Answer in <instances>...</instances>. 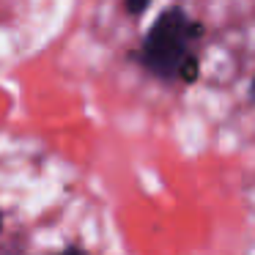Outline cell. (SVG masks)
I'll use <instances>...</instances> for the list:
<instances>
[{
  "label": "cell",
  "mask_w": 255,
  "mask_h": 255,
  "mask_svg": "<svg viewBox=\"0 0 255 255\" xmlns=\"http://www.w3.org/2000/svg\"><path fill=\"white\" fill-rule=\"evenodd\" d=\"M200 39L203 25L181 6H170L148 28L137 61L151 77L162 83H195L200 66Z\"/></svg>",
  "instance_id": "1"
},
{
  "label": "cell",
  "mask_w": 255,
  "mask_h": 255,
  "mask_svg": "<svg viewBox=\"0 0 255 255\" xmlns=\"http://www.w3.org/2000/svg\"><path fill=\"white\" fill-rule=\"evenodd\" d=\"M151 3H154V0H124V8H127L129 17H143L151 8Z\"/></svg>",
  "instance_id": "2"
},
{
  "label": "cell",
  "mask_w": 255,
  "mask_h": 255,
  "mask_svg": "<svg viewBox=\"0 0 255 255\" xmlns=\"http://www.w3.org/2000/svg\"><path fill=\"white\" fill-rule=\"evenodd\" d=\"M55 255H91L88 250H83V247H74V244H69V247H63L61 253H55Z\"/></svg>",
  "instance_id": "3"
},
{
  "label": "cell",
  "mask_w": 255,
  "mask_h": 255,
  "mask_svg": "<svg viewBox=\"0 0 255 255\" xmlns=\"http://www.w3.org/2000/svg\"><path fill=\"white\" fill-rule=\"evenodd\" d=\"M250 96L255 99V74H253V80H250Z\"/></svg>",
  "instance_id": "4"
},
{
  "label": "cell",
  "mask_w": 255,
  "mask_h": 255,
  "mask_svg": "<svg viewBox=\"0 0 255 255\" xmlns=\"http://www.w3.org/2000/svg\"><path fill=\"white\" fill-rule=\"evenodd\" d=\"M0 233H3V211H0Z\"/></svg>",
  "instance_id": "5"
}]
</instances>
